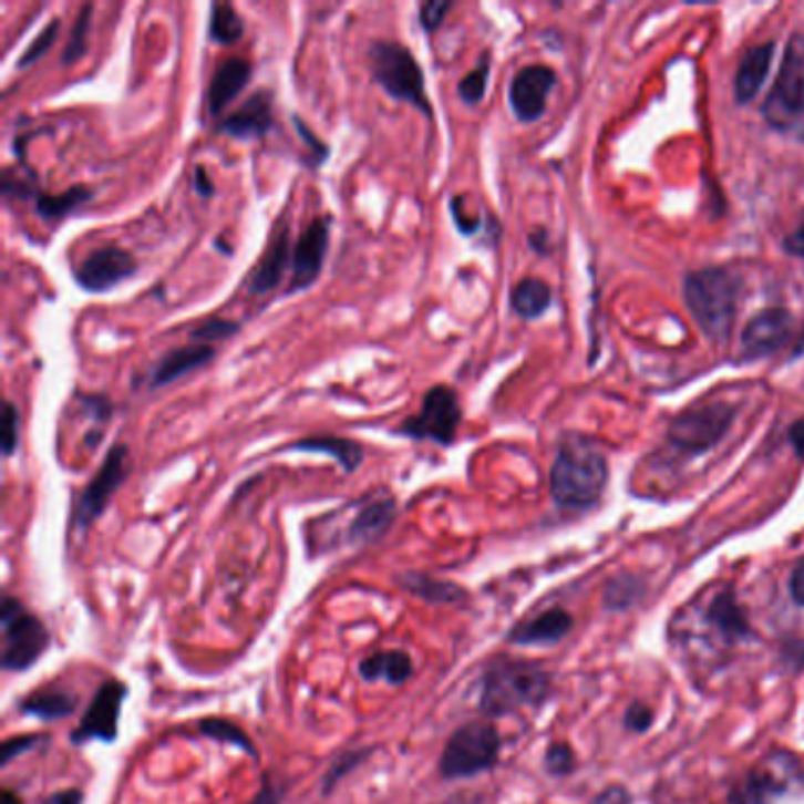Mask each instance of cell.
Returning a JSON list of instances; mask_svg holds the SVG:
<instances>
[{
	"instance_id": "bcb514c9",
	"label": "cell",
	"mask_w": 804,
	"mask_h": 804,
	"mask_svg": "<svg viewBox=\"0 0 804 804\" xmlns=\"http://www.w3.org/2000/svg\"><path fill=\"white\" fill-rule=\"evenodd\" d=\"M43 804H83V791H79V788L60 791V793L50 795Z\"/></svg>"
},
{
	"instance_id": "4dcf8cb0",
	"label": "cell",
	"mask_w": 804,
	"mask_h": 804,
	"mask_svg": "<svg viewBox=\"0 0 804 804\" xmlns=\"http://www.w3.org/2000/svg\"><path fill=\"white\" fill-rule=\"evenodd\" d=\"M198 731H200V734H204V736L213 739V741L227 743V745H236V748H241L244 753H248L250 757H258V751H255V745H252L250 736L246 734V731H244L241 726H236L234 722L219 720V718L200 720V722H198Z\"/></svg>"
},
{
	"instance_id": "ab89813d",
	"label": "cell",
	"mask_w": 804,
	"mask_h": 804,
	"mask_svg": "<svg viewBox=\"0 0 804 804\" xmlns=\"http://www.w3.org/2000/svg\"><path fill=\"white\" fill-rule=\"evenodd\" d=\"M451 215H453L455 227H458L463 234H474V231H480V227H482V219L477 215H465L463 196H453L451 198Z\"/></svg>"
},
{
	"instance_id": "f35d334b",
	"label": "cell",
	"mask_w": 804,
	"mask_h": 804,
	"mask_svg": "<svg viewBox=\"0 0 804 804\" xmlns=\"http://www.w3.org/2000/svg\"><path fill=\"white\" fill-rule=\"evenodd\" d=\"M292 123H296V127H298V135L307 142V146H309V150H312V154H315V168H319L321 166V163L328 158V144L326 142H321L312 131H309V125L307 123H302L298 116H292Z\"/></svg>"
},
{
	"instance_id": "52a82bcc",
	"label": "cell",
	"mask_w": 804,
	"mask_h": 804,
	"mask_svg": "<svg viewBox=\"0 0 804 804\" xmlns=\"http://www.w3.org/2000/svg\"><path fill=\"white\" fill-rule=\"evenodd\" d=\"M463 420V406L458 392L449 385H434L425 392L423 406L409 415L404 423L394 427V434L413 439V442H434L439 446H451L458 436Z\"/></svg>"
},
{
	"instance_id": "7a4b0ae2",
	"label": "cell",
	"mask_w": 804,
	"mask_h": 804,
	"mask_svg": "<svg viewBox=\"0 0 804 804\" xmlns=\"http://www.w3.org/2000/svg\"><path fill=\"white\" fill-rule=\"evenodd\" d=\"M684 298L689 312L710 338L724 340L729 336L739 300V281L734 274L722 267L693 271L684 281Z\"/></svg>"
},
{
	"instance_id": "7bdbcfd3",
	"label": "cell",
	"mask_w": 804,
	"mask_h": 804,
	"mask_svg": "<svg viewBox=\"0 0 804 804\" xmlns=\"http://www.w3.org/2000/svg\"><path fill=\"white\" fill-rule=\"evenodd\" d=\"M783 248L795 255V258H804V223L791 236H785Z\"/></svg>"
},
{
	"instance_id": "d6986e66",
	"label": "cell",
	"mask_w": 804,
	"mask_h": 804,
	"mask_svg": "<svg viewBox=\"0 0 804 804\" xmlns=\"http://www.w3.org/2000/svg\"><path fill=\"white\" fill-rule=\"evenodd\" d=\"M252 73V64L244 58H229L219 64L213 73L208 93H206V106L208 114L219 116L225 109L241 95V90L248 85Z\"/></svg>"
},
{
	"instance_id": "d590c367",
	"label": "cell",
	"mask_w": 804,
	"mask_h": 804,
	"mask_svg": "<svg viewBox=\"0 0 804 804\" xmlns=\"http://www.w3.org/2000/svg\"><path fill=\"white\" fill-rule=\"evenodd\" d=\"M0 434H3V453L10 455L20 446V411H17L14 401H6L3 404V427H0Z\"/></svg>"
},
{
	"instance_id": "c3c4849f",
	"label": "cell",
	"mask_w": 804,
	"mask_h": 804,
	"mask_svg": "<svg viewBox=\"0 0 804 804\" xmlns=\"http://www.w3.org/2000/svg\"><path fill=\"white\" fill-rule=\"evenodd\" d=\"M788 436H791V444H793L795 453L804 461V418L797 420V423L791 427Z\"/></svg>"
},
{
	"instance_id": "484cf974",
	"label": "cell",
	"mask_w": 804,
	"mask_h": 804,
	"mask_svg": "<svg viewBox=\"0 0 804 804\" xmlns=\"http://www.w3.org/2000/svg\"><path fill=\"white\" fill-rule=\"evenodd\" d=\"M553 302V288L540 279H522L509 290L512 312L522 319H538Z\"/></svg>"
},
{
	"instance_id": "681fc988",
	"label": "cell",
	"mask_w": 804,
	"mask_h": 804,
	"mask_svg": "<svg viewBox=\"0 0 804 804\" xmlns=\"http://www.w3.org/2000/svg\"><path fill=\"white\" fill-rule=\"evenodd\" d=\"M649 722H651V712L647 708L637 705V708L630 710V715H628V724L630 726H635V729H647Z\"/></svg>"
},
{
	"instance_id": "816d5d0a",
	"label": "cell",
	"mask_w": 804,
	"mask_h": 804,
	"mask_svg": "<svg viewBox=\"0 0 804 804\" xmlns=\"http://www.w3.org/2000/svg\"><path fill=\"white\" fill-rule=\"evenodd\" d=\"M0 804H22V800L17 797L12 791H6L3 793V802H0Z\"/></svg>"
},
{
	"instance_id": "7402d4cb",
	"label": "cell",
	"mask_w": 804,
	"mask_h": 804,
	"mask_svg": "<svg viewBox=\"0 0 804 804\" xmlns=\"http://www.w3.org/2000/svg\"><path fill=\"white\" fill-rule=\"evenodd\" d=\"M772 58H774V43L755 45V48H751L743 54V60H741V64L736 69V81H734L736 100L741 104L751 102L760 93L766 73H770Z\"/></svg>"
},
{
	"instance_id": "44dd1931",
	"label": "cell",
	"mask_w": 804,
	"mask_h": 804,
	"mask_svg": "<svg viewBox=\"0 0 804 804\" xmlns=\"http://www.w3.org/2000/svg\"><path fill=\"white\" fill-rule=\"evenodd\" d=\"M290 260H292L290 234H288V227L284 225V227L277 229V234H274V239L269 241V248L265 250L258 267H255V271L250 274L248 290L252 292V296H265V292L277 288L281 284V279H284L286 265Z\"/></svg>"
},
{
	"instance_id": "7dc6e473",
	"label": "cell",
	"mask_w": 804,
	"mask_h": 804,
	"mask_svg": "<svg viewBox=\"0 0 804 804\" xmlns=\"http://www.w3.org/2000/svg\"><path fill=\"white\" fill-rule=\"evenodd\" d=\"M791 592H793L797 605L804 607V559L797 564V569H795V574L791 578Z\"/></svg>"
},
{
	"instance_id": "cb8c5ba5",
	"label": "cell",
	"mask_w": 804,
	"mask_h": 804,
	"mask_svg": "<svg viewBox=\"0 0 804 804\" xmlns=\"http://www.w3.org/2000/svg\"><path fill=\"white\" fill-rule=\"evenodd\" d=\"M359 672H361V678L369 682L385 680L392 687H401L413 674V663H411L409 653L392 649V651H382V653H373L369 658H363Z\"/></svg>"
},
{
	"instance_id": "d4e9b609",
	"label": "cell",
	"mask_w": 804,
	"mask_h": 804,
	"mask_svg": "<svg viewBox=\"0 0 804 804\" xmlns=\"http://www.w3.org/2000/svg\"><path fill=\"white\" fill-rule=\"evenodd\" d=\"M571 628V618L564 611H547L534 620L517 626L509 632V642L515 645H550L557 642Z\"/></svg>"
},
{
	"instance_id": "74e56055",
	"label": "cell",
	"mask_w": 804,
	"mask_h": 804,
	"mask_svg": "<svg viewBox=\"0 0 804 804\" xmlns=\"http://www.w3.org/2000/svg\"><path fill=\"white\" fill-rule=\"evenodd\" d=\"M371 751H363V753H344L342 757H338L336 760V764L331 766V770H328V774H326V779H323V791L326 793H331L333 788H336V783L347 774V772H352V770H357V766L363 762V757L365 755H369Z\"/></svg>"
},
{
	"instance_id": "f907efd6",
	"label": "cell",
	"mask_w": 804,
	"mask_h": 804,
	"mask_svg": "<svg viewBox=\"0 0 804 804\" xmlns=\"http://www.w3.org/2000/svg\"><path fill=\"white\" fill-rule=\"evenodd\" d=\"M592 804H630V797L626 795V791L611 788L607 793H601Z\"/></svg>"
},
{
	"instance_id": "e575fe53",
	"label": "cell",
	"mask_w": 804,
	"mask_h": 804,
	"mask_svg": "<svg viewBox=\"0 0 804 804\" xmlns=\"http://www.w3.org/2000/svg\"><path fill=\"white\" fill-rule=\"evenodd\" d=\"M239 323L236 321H225V319H206L200 321L198 326L192 328V340L196 342H204V344H213V342H219V340H227L229 336L239 333Z\"/></svg>"
},
{
	"instance_id": "7c38bea8",
	"label": "cell",
	"mask_w": 804,
	"mask_h": 804,
	"mask_svg": "<svg viewBox=\"0 0 804 804\" xmlns=\"http://www.w3.org/2000/svg\"><path fill=\"white\" fill-rule=\"evenodd\" d=\"M731 409L724 404L703 406L699 411H689L674 420L670 427V442L684 451L699 453L715 446L731 425Z\"/></svg>"
},
{
	"instance_id": "30bf717a",
	"label": "cell",
	"mask_w": 804,
	"mask_h": 804,
	"mask_svg": "<svg viewBox=\"0 0 804 804\" xmlns=\"http://www.w3.org/2000/svg\"><path fill=\"white\" fill-rule=\"evenodd\" d=\"M137 274V262L121 246H102L73 267V281L87 292H106Z\"/></svg>"
},
{
	"instance_id": "5b68a950",
	"label": "cell",
	"mask_w": 804,
	"mask_h": 804,
	"mask_svg": "<svg viewBox=\"0 0 804 804\" xmlns=\"http://www.w3.org/2000/svg\"><path fill=\"white\" fill-rule=\"evenodd\" d=\"M547 693V674L532 663L507 661L493 666L482 684L480 705L486 715H507V712L536 705Z\"/></svg>"
},
{
	"instance_id": "8d00e7d4",
	"label": "cell",
	"mask_w": 804,
	"mask_h": 804,
	"mask_svg": "<svg viewBox=\"0 0 804 804\" xmlns=\"http://www.w3.org/2000/svg\"><path fill=\"white\" fill-rule=\"evenodd\" d=\"M453 8V3L449 0H427V3L420 6L418 10V22L423 27V31L434 33L439 27H442L446 12Z\"/></svg>"
},
{
	"instance_id": "277c9868",
	"label": "cell",
	"mask_w": 804,
	"mask_h": 804,
	"mask_svg": "<svg viewBox=\"0 0 804 804\" xmlns=\"http://www.w3.org/2000/svg\"><path fill=\"white\" fill-rule=\"evenodd\" d=\"M762 114L774 131L804 137V35H793Z\"/></svg>"
},
{
	"instance_id": "6da1fadb",
	"label": "cell",
	"mask_w": 804,
	"mask_h": 804,
	"mask_svg": "<svg viewBox=\"0 0 804 804\" xmlns=\"http://www.w3.org/2000/svg\"><path fill=\"white\" fill-rule=\"evenodd\" d=\"M607 461L588 439L566 436L553 465L550 488L561 507H588L607 486Z\"/></svg>"
},
{
	"instance_id": "4fadbf2b",
	"label": "cell",
	"mask_w": 804,
	"mask_h": 804,
	"mask_svg": "<svg viewBox=\"0 0 804 804\" xmlns=\"http://www.w3.org/2000/svg\"><path fill=\"white\" fill-rule=\"evenodd\" d=\"M328 246H331V217H315L292 248V277L286 292H298L312 286L323 269Z\"/></svg>"
},
{
	"instance_id": "9c48e42d",
	"label": "cell",
	"mask_w": 804,
	"mask_h": 804,
	"mask_svg": "<svg viewBox=\"0 0 804 804\" xmlns=\"http://www.w3.org/2000/svg\"><path fill=\"white\" fill-rule=\"evenodd\" d=\"M127 470H131V451H127L125 444H114L109 449L100 470L95 472V477L87 482L76 505H73V526L85 532L90 524H95L104 515L109 501H112L116 488L125 482Z\"/></svg>"
},
{
	"instance_id": "f6af8a7d",
	"label": "cell",
	"mask_w": 804,
	"mask_h": 804,
	"mask_svg": "<svg viewBox=\"0 0 804 804\" xmlns=\"http://www.w3.org/2000/svg\"><path fill=\"white\" fill-rule=\"evenodd\" d=\"M281 802V788L274 785L271 781H262V788L258 793V797L252 800V804H279Z\"/></svg>"
},
{
	"instance_id": "f546056e",
	"label": "cell",
	"mask_w": 804,
	"mask_h": 804,
	"mask_svg": "<svg viewBox=\"0 0 804 804\" xmlns=\"http://www.w3.org/2000/svg\"><path fill=\"white\" fill-rule=\"evenodd\" d=\"M246 27L239 12L234 10L229 3H213L210 6V27L208 35L219 45H231L244 35Z\"/></svg>"
},
{
	"instance_id": "836d02e7",
	"label": "cell",
	"mask_w": 804,
	"mask_h": 804,
	"mask_svg": "<svg viewBox=\"0 0 804 804\" xmlns=\"http://www.w3.org/2000/svg\"><path fill=\"white\" fill-rule=\"evenodd\" d=\"M60 29H62L60 17H54V20H50L45 24V29L39 33V39H33V43L22 52V58H20V62H17V66L27 69V66L39 62L45 52L52 50L54 41H58V35H60Z\"/></svg>"
},
{
	"instance_id": "f1b7e54d",
	"label": "cell",
	"mask_w": 804,
	"mask_h": 804,
	"mask_svg": "<svg viewBox=\"0 0 804 804\" xmlns=\"http://www.w3.org/2000/svg\"><path fill=\"white\" fill-rule=\"evenodd\" d=\"M93 198V189L87 187H71L64 194H35V213H39L45 223H60L69 213L81 208L83 204Z\"/></svg>"
},
{
	"instance_id": "9a60e30c",
	"label": "cell",
	"mask_w": 804,
	"mask_h": 804,
	"mask_svg": "<svg viewBox=\"0 0 804 804\" xmlns=\"http://www.w3.org/2000/svg\"><path fill=\"white\" fill-rule=\"evenodd\" d=\"M797 779H800L797 766L791 757L779 755L766 760L736 791L734 804H764L766 800L788 791V785Z\"/></svg>"
},
{
	"instance_id": "ee69618b",
	"label": "cell",
	"mask_w": 804,
	"mask_h": 804,
	"mask_svg": "<svg viewBox=\"0 0 804 804\" xmlns=\"http://www.w3.org/2000/svg\"><path fill=\"white\" fill-rule=\"evenodd\" d=\"M194 189L198 196H204V198L213 196V179L204 166H196V171H194Z\"/></svg>"
},
{
	"instance_id": "b9f144b4",
	"label": "cell",
	"mask_w": 804,
	"mask_h": 804,
	"mask_svg": "<svg viewBox=\"0 0 804 804\" xmlns=\"http://www.w3.org/2000/svg\"><path fill=\"white\" fill-rule=\"evenodd\" d=\"M569 764H571V753H569V751H566V748H564V745H555V748H553V751H550V753H547V766H550V770H553V772L561 774V772H566V770H569Z\"/></svg>"
},
{
	"instance_id": "2e32d148",
	"label": "cell",
	"mask_w": 804,
	"mask_h": 804,
	"mask_svg": "<svg viewBox=\"0 0 804 804\" xmlns=\"http://www.w3.org/2000/svg\"><path fill=\"white\" fill-rule=\"evenodd\" d=\"M793 317L781 307L764 309L757 317L751 319L743 331V352L745 357L757 359L764 354L776 352L783 342L791 338Z\"/></svg>"
},
{
	"instance_id": "603a6c76",
	"label": "cell",
	"mask_w": 804,
	"mask_h": 804,
	"mask_svg": "<svg viewBox=\"0 0 804 804\" xmlns=\"http://www.w3.org/2000/svg\"><path fill=\"white\" fill-rule=\"evenodd\" d=\"M290 451H305V453H326L331 455L333 461L342 465L344 472H354L363 463V446L350 436H338V434H312L300 442L290 444Z\"/></svg>"
},
{
	"instance_id": "60d3db41",
	"label": "cell",
	"mask_w": 804,
	"mask_h": 804,
	"mask_svg": "<svg viewBox=\"0 0 804 804\" xmlns=\"http://www.w3.org/2000/svg\"><path fill=\"white\" fill-rule=\"evenodd\" d=\"M41 741H43L41 736H20V739L6 741V745H3V764H10L17 755H22V753L31 751V748L35 743H41Z\"/></svg>"
},
{
	"instance_id": "d6a6232c",
	"label": "cell",
	"mask_w": 804,
	"mask_h": 804,
	"mask_svg": "<svg viewBox=\"0 0 804 804\" xmlns=\"http://www.w3.org/2000/svg\"><path fill=\"white\" fill-rule=\"evenodd\" d=\"M90 14H93V6H83L76 22H73V29H71V35H69V43L62 52V64H73L76 60H81L85 50H87V31H90Z\"/></svg>"
},
{
	"instance_id": "5bb4252c",
	"label": "cell",
	"mask_w": 804,
	"mask_h": 804,
	"mask_svg": "<svg viewBox=\"0 0 804 804\" xmlns=\"http://www.w3.org/2000/svg\"><path fill=\"white\" fill-rule=\"evenodd\" d=\"M557 76L550 66L532 64L517 71V76L509 83V106L515 116L524 123L538 121L545 112L547 95L555 87Z\"/></svg>"
},
{
	"instance_id": "83f0119b",
	"label": "cell",
	"mask_w": 804,
	"mask_h": 804,
	"mask_svg": "<svg viewBox=\"0 0 804 804\" xmlns=\"http://www.w3.org/2000/svg\"><path fill=\"white\" fill-rule=\"evenodd\" d=\"M399 585L409 595L420 597L425 601H432V605H455V601L465 599V590L458 588V585L446 583V580H436V578H430L425 574H404L399 578Z\"/></svg>"
},
{
	"instance_id": "8992f818",
	"label": "cell",
	"mask_w": 804,
	"mask_h": 804,
	"mask_svg": "<svg viewBox=\"0 0 804 804\" xmlns=\"http://www.w3.org/2000/svg\"><path fill=\"white\" fill-rule=\"evenodd\" d=\"M0 628H3V658H0L3 670L24 672L50 647V632L43 620L29 614L10 595L0 607Z\"/></svg>"
},
{
	"instance_id": "4316f807",
	"label": "cell",
	"mask_w": 804,
	"mask_h": 804,
	"mask_svg": "<svg viewBox=\"0 0 804 804\" xmlns=\"http://www.w3.org/2000/svg\"><path fill=\"white\" fill-rule=\"evenodd\" d=\"M20 710L24 715H33L39 720L52 722L69 718L73 710H76V699L62 689H41L33 691L24 701H20Z\"/></svg>"
},
{
	"instance_id": "e0dca14e",
	"label": "cell",
	"mask_w": 804,
	"mask_h": 804,
	"mask_svg": "<svg viewBox=\"0 0 804 804\" xmlns=\"http://www.w3.org/2000/svg\"><path fill=\"white\" fill-rule=\"evenodd\" d=\"M274 125V100L267 90L252 93L234 114H229L219 123V133L236 140H255L265 137Z\"/></svg>"
},
{
	"instance_id": "8fae6325",
	"label": "cell",
	"mask_w": 804,
	"mask_h": 804,
	"mask_svg": "<svg viewBox=\"0 0 804 804\" xmlns=\"http://www.w3.org/2000/svg\"><path fill=\"white\" fill-rule=\"evenodd\" d=\"M127 697V689L123 682H104L95 699L90 701L85 715L79 724V729L71 734L73 745H85L87 741H104L114 743L118 736V718H121V705Z\"/></svg>"
},
{
	"instance_id": "1f68e13d",
	"label": "cell",
	"mask_w": 804,
	"mask_h": 804,
	"mask_svg": "<svg viewBox=\"0 0 804 804\" xmlns=\"http://www.w3.org/2000/svg\"><path fill=\"white\" fill-rule=\"evenodd\" d=\"M488 73H491V60L488 54H484V58L480 60V64L474 66L467 76L458 83V95L465 104L474 106L480 104L486 95V85H488Z\"/></svg>"
},
{
	"instance_id": "ac0fdd59",
	"label": "cell",
	"mask_w": 804,
	"mask_h": 804,
	"mask_svg": "<svg viewBox=\"0 0 804 804\" xmlns=\"http://www.w3.org/2000/svg\"><path fill=\"white\" fill-rule=\"evenodd\" d=\"M215 347L213 344H204V342H192L185 347H177V350H171L168 354H163L154 369L146 375V385L152 390L166 388L171 382L179 380L182 375L198 371L200 365H206L213 361L215 357Z\"/></svg>"
},
{
	"instance_id": "ba28073f",
	"label": "cell",
	"mask_w": 804,
	"mask_h": 804,
	"mask_svg": "<svg viewBox=\"0 0 804 804\" xmlns=\"http://www.w3.org/2000/svg\"><path fill=\"white\" fill-rule=\"evenodd\" d=\"M501 736L491 724H465L449 739L439 772L449 781L477 776L496 764Z\"/></svg>"
},
{
	"instance_id": "3957f363",
	"label": "cell",
	"mask_w": 804,
	"mask_h": 804,
	"mask_svg": "<svg viewBox=\"0 0 804 804\" xmlns=\"http://www.w3.org/2000/svg\"><path fill=\"white\" fill-rule=\"evenodd\" d=\"M369 62L375 83L399 102L420 109L432 118V104L425 90V73L413 52L396 41H373L369 48Z\"/></svg>"
},
{
	"instance_id": "ffe728a7",
	"label": "cell",
	"mask_w": 804,
	"mask_h": 804,
	"mask_svg": "<svg viewBox=\"0 0 804 804\" xmlns=\"http://www.w3.org/2000/svg\"><path fill=\"white\" fill-rule=\"evenodd\" d=\"M396 517V501L392 496H375L365 501L347 528V538L354 545L375 543L390 532Z\"/></svg>"
}]
</instances>
